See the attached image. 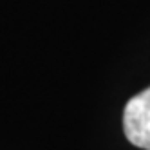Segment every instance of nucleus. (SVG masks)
<instances>
[{
	"mask_svg": "<svg viewBox=\"0 0 150 150\" xmlns=\"http://www.w3.org/2000/svg\"><path fill=\"white\" fill-rule=\"evenodd\" d=\"M123 128L132 145L150 150V87L127 103L123 112Z\"/></svg>",
	"mask_w": 150,
	"mask_h": 150,
	"instance_id": "obj_1",
	"label": "nucleus"
}]
</instances>
